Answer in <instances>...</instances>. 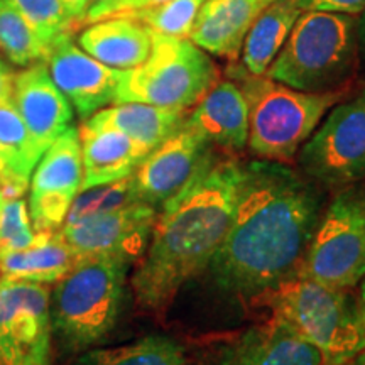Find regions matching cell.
I'll return each instance as SVG.
<instances>
[{
    "label": "cell",
    "instance_id": "37",
    "mask_svg": "<svg viewBox=\"0 0 365 365\" xmlns=\"http://www.w3.org/2000/svg\"><path fill=\"white\" fill-rule=\"evenodd\" d=\"M12 78H14V71L2 61V59H0V98L11 95Z\"/></svg>",
    "mask_w": 365,
    "mask_h": 365
},
{
    "label": "cell",
    "instance_id": "41",
    "mask_svg": "<svg viewBox=\"0 0 365 365\" xmlns=\"http://www.w3.org/2000/svg\"><path fill=\"white\" fill-rule=\"evenodd\" d=\"M2 205H4V196L0 195V208H2Z\"/></svg>",
    "mask_w": 365,
    "mask_h": 365
},
{
    "label": "cell",
    "instance_id": "22",
    "mask_svg": "<svg viewBox=\"0 0 365 365\" xmlns=\"http://www.w3.org/2000/svg\"><path fill=\"white\" fill-rule=\"evenodd\" d=\"M188 112L168 110V108L154 107L148 103H113L86 118L91 125L110 127L134 143L143 145L149 153L168 137L175 134L185 124Z\"/></svg>",
    "mask_w": 365,
    "mask_h": 365
},
{
    "label": "cell",
    "instance_id": "10",
    "mask_svg": "<svg viewBox=\"0 0 365 365\" xmlns=\"http://www.w3.org/2000/svg\"><path fill=\"white\" fill-rule=\"evenodd\" d=\"M51 287L0 276V362L51 365Z\"/></svg>",
    "mask_w": 365,
    "mask_h": 365
},
{
    "label": "cell",
    "instance_id": "32",
    "mask_svg": "<svg viewBox=\"0 0 365 365\" xmlns=\"http://www.w3.org/2000/svg\"><path fill=\"white\" fill-rule=\"evenodd\" d=\"M301 11H322L359 16L365 11V0H298Z\"/></svg>",
    "mask_w": 365,
    "mask_h": 365
},
{
    "label": "cell",
    "instance_id": "24",
    "mask_svg": "<svg viewBox=\"0 0 365 365\" xmlns=\"http://www.w3.org/2000/svg\"><path fill=\"white\" fill-rule=\"evenodd\" d=\"M71 365H193L180 341L166 335H148L132 344L90 349Z\"/></svg>",
    "mask_w": 365,
    "mask_h": 365
},
{
    "label": "cell",
    "instance_id": "33",
    "mask_svg": "<svg viewBox=\"0 0 365 365\" xmlns=\"http://www.w3.org/2000/svg\"><path fill=\"white\" fill-rule=\"evenodd\" d=\"M124 2H127V0H93L83 19H81L80 27L93 24V22L102 19H108V17H115L118 9L122 7Z\"/></svg>",
    "mask_w": 365,
    "mask_h": 365
},
{
    "label": "cell",
    "instance_id": "18",
    "mask_svg": "<svg viewBox=\"0 0 365 365\" xmlns=\"http://www.w3.org/2000/svg\"><path fill=\"white\" fill-rule=\"evenodd\" d=\"M83 163L81 191L108 185L134 175L149 150L130 137L110 127H97L83 122L78 129Z\"/></svg>",
    "mask_w": 365,
    "mask_h": 365
},
{
    "label": "cell",
    "instance_id": "16",
    "mask_svg": "<svg viewBox=\"0 0 365 365\" xmlns=\"http://www.w3.org/2000/svg\"><path fill=\"white\" fill-rule=\"evenodd\" d=\"M11 98L41 154L73 124L75 110L54 85L46 61L14 73Z\"/></svg>",
    "mask_w": 365,
    "mask_h": 365
},
{
    "label": "cell",
    "instance_id": "27",
    "mask_svg": "<svg viewBox=\"0 0 365 365\" xmlns=\"http://www.w3.org/2000/svg\"><path fill=\"white\" fill-rule=\"evenodd\" d=\"M0 149L9 166L17 175L29 178L43 154L36 148L33 137L17 112L11 95L0 98Z\"/></svg>",
    "mask_w": 365,
    "mask_h": 365
},
{
    "label": "cell",
    "instance_id": "20",
    "mask_svg": "<svg viewBox=\"0 0 365 365\" xmlns=\"http://www.w3.org/2000/svg\"><path fill=\"white\" fill-rule=\"evenodd\" d=\"M83 27L76 43L91 58L113 70L140 66L153 48V33L130 16L108 17Z\"/></svg>",
    "mask_w": 365,
    "mask_h": 365
},
{
    "label": "cell",
    "instance_id": "29",
    "mask_svg": "<svg viewBox=\"0 0 365 365\" xmlns=\"http://www.w3.org/2000/svg\"><path fill=\"white\" fill-rule=\"evenodd\" d=\"M31 27L43 38L44 43H51L56 36L70 33L76 22L66 11L61 0H6Z\"/></svg>",
    "mask_w": 365,
    "mask_h": 365
},
{
    "label": "cell",
    "instance_id": "2",
    "mask_svg": "<svg viewBox=\"0 0 365 365\" xmlns=\"http://www.w3.org/2000/svg\"><path fill=\"white\" fill-rule=\"evenodd\" d=\"M240 175L239 159L217 158L158 210L148 249L130 276L137 307L163 312L208 267L230 227Z\"/></svg>",
    "mask_w": 365,
    "mask_h": 365
},
{
    "label": "cell",
    "instance_id": "5",
    "mask_svg": "<svg viewBox=\"0 0 365 365\" xmlns=\"http://www.w3.org/2000/svg\"><path fill=\"white\" fill-rule=\"evenodd\" d=\"M230 78L247 100L249 150L257 159L286 164L294 161L301 145L346 93V90L308 93L266 75H250L240 66L230 70Z\"/></svg>",
    "mask_w": 365,
    "mask_h": 365
},
{
    "label": "cell",
    "instance_id": "39",
    "mask_svg": "<svg viewBox=\"0 0 365 365\" xmlns=\"http://www.w3.org/2000/svg\"><path fill=\"white\" fill-rule=\"evenodd\" d=\"M360 298H362L365 303V279L362 281V287H360Z\"/></svg>",
    "mask_w": 365,
    "mask_h": 365
},
{
    "label": "cell",
    "instance_id": "35",
    "mask_svg": "<svg viewBox=\"0 0 365 365\" xmlns=\"http://www.w3.org/2000/svg\"><path fill=\"white\" fill-rule=\"evenodd\" d=\"M65 4L66 11L70 12V16L75 19L76 27H80V22L83 19V16L88 11V7L91 6L93 0H61Z\"/></svg>",
    "mask_w": 365,
    "mask_h": 365
},
{
    "label": "cell",
    "instance_id": "26",
    "mask_svg": "<svg viewBox=\"0 0 365 365\" xmlns=\"http://www.w3.org/2000/svg\"><path fill=\"white\" fill-rule=\"evenodd\" d=\"M134 203H143L137 198L132 176L124 180L108 182V185L93 186V188L80 191L75 202L68 210L65 223L61 228H71L81 223L103 217L107 213L130 207Z\"/></svg>",
    "mask_w": 365,
    "mask_h": 365
},
{
    "label": "cell",
    "instance_id": "28",
    "mask_svg": "<svg viewBox=\"0 0 365 365\" xmlns=\"http://www.w3.org/2000/svg\"><path fill=\"white\" fill-rule=\"evenodd\" d=\"M203 4L205 0H166L156 7L132 12L129 16L143 22L150 33L188 38L191 26Z\"/></svg>",
    "mask_w": 365,
    "mask_h": 365
},
{
    "label": "cell",
    "instance_id": "23",
    "mask_svg": "<svg viewBox=\"0 0 365 365\" xmlns=\"http://www.w3.org/2000/svg\"><path fill=\"white\" fill-rule=\"evenodd\" d=\"M301 11L298 0H276L259 12L240 49V68L261 76L279 54Z\"/></svg>",
    "mask_w": 365,
    "mask_h": 365
},
{
    "label": "cell",
    "instance_id": "9",
    "mask_svg": "<svg viewBox=\"0 0 365 365\" xmlns=\"http://www.w3.org/2000/svg\"><path fill=\"white\" fill-rule=\"evenodd\" d=\"M294 161L323 190L365 180V88L333 105Z\"/></svg>",
    "mask_w": 365,
    "mask_h": 365
},
{
    "label": "cell",
    "instance_id": "36",
    "mask_svg": "<svg viewBox=\"0 0 365 365\" xmlns=\"http://www.w3.org/2000/svg\"><path fill=\"white\" fill-rule=\"evenodd\" d=\"M357 48H359V68L365 71V11L357 16Z\"/></svg>",
    "mask_w": 365,
    "mask_h": 365
},
{
    "label": "cell",
    "instance_id": "25",
    "mask_svg": "<svg viewBox=\"0 0 365 365\" xmlns=\"http://www.w3.org/2000/svg\"><path fill=\"white\" fill-rule=\"evenodd\" d=\"M48 46L16 9L0 0V53L11 65L26 68L44 61Z\"/></svg>",
    "mask_w": 365,
    "mask_h": 365
},
{
    "label": "cell",
    "instance_id": "21",
    "mask_svg": "<svg viewBox=\"0 0 365 365\" xmlns=\"http://www.w3.org/2000/svg\"><path fill=\"white\" fill-rule=\"evenodd\" d=\"M78 262L70 244L56 232H36V239L22 250H0V276L9 279L54 284Z\"/></svg>",
    "mask_w": 365,
    "mask_h": 365
},
{
    "label": "cell",
    "instance_id": "34",
    "mask_svg": "<svg viewBox=\"0 0 365 365\" xmlns=\"http://www.w3.org/2000/svg\"><path fill=\"white\" fill-rule=\"evenodd\" d=\"M164 2H166V0H127V2L122 4V7L118 9L117 16H129L132 12H139V11H144V9L156 7L159 4H164Z\"/></svg>",
    "mask_w": 365,
    "mask_h": 365
},
{
    "label": "cell",
    "instance_id": "15",
    "mask_svg": "<svg viewBox=\"0 0 365 365\" xmlns=\"http://www.w3.org/2000/svg\"><path fill=\"white\" fill-rule=\"evenodd\" d=\"M208 365H323V359L289 323L274 314L223 344Z\"/></svg>",
    "mask_w": 365,
    "mask_h": 365
},
{
    "label": "cell",
    "instance_id": "30",
    "mask_svg": "<svg viewBox=\"0 0 365 365\" xmlns=\"http://www.w3.org/2000/svg\"><path fill=\"white\" fill-rule=\"evenodd\" d=\"M34 239L36 232L24 196L4 200L0 208V250H22Z\"/></svg>",
    "mask_w": 365,
    "mask_h": 365
},
{
    "label": "cell",
    "instance_id": "17",
    "mask_svg": "<svg viewBox=\"0 0 365 365\" xmlns=\"http://www.w3.org/2000/svg\"><path fill=\"white\" fill-rule=\"evenodd\" d=\"M185 124L215 149L240 153L247 148L249 107L237 81L218 80L188 112Z\"/></svg>",
    "mask_w": 365,
    "mask_h": 365
},
{
    "label": "cell",
    "instance_id": "31",
    "mask_svg": "<svg viewBox=\"0 0 365 365\" xmlns=\"http://www.w3.org/2000/svg\"><path fill=\"white\" fill-rule=\"evenodd\" d=\"M29 178L17 175L16 171L9 166L2 149H0V195L4 200L22 198L29 190Z\"/></svg>",
    "mask_w": 365,
    "mask_h": 365
},
{
    "label": "cell",
    "instance_id": "13",
    "mask_svg": "<svg viewBox=\"0 0 365 365\" xmlns=\"http://www.w3.org/2000/svg\"><path fill=\"white\" fill-rule=\"evenodd\" d=\"M54 85L71 103L80 120L115 102L120 70H113L85 53L73 38V31L54 38L44 58Z\"/></svg>",
    "mask_w": 365,
    "mask_h": 365
},
{
    "label": "cell",
    "instance_id": "11",
    "mask_svg": "<svg viewBox=\"0 0 365 365\" xmlns=\"http://www.w3.org/2000/svg\"><path fill=\"white\" fill-rule=\"evenodd\" d=\"M81 182L80 132L71 125L46 149L31 175L27 208L34 232H56L63 227Z\"/></svg>",
    "mask_w": 365,
    "mask_h": 365
},
{
    "label": "cell",
    "instance_id": "38",
    "mask_svg": "<svg viewBox=\"0 0 365 365\" xmlns=\"http://www.w3.org/2000/svg\"><path fill=\"white\" fill-rule=\"evenodd\" d=\"M349 365H365V349Z\"/></svg>",
    "mask_w": 365,
    "mask_h": 365
},
{
    "label": "cell",
    "instance_id": "7",
    "mask_svg": "<svg viewBox=\"0 0 365 365\" xmlns=\"http://www.w3.org/2000/svg\"><path fill=\"white\" fill-rule=\"evenodd\" d=\"M218 80L217 63L193 41L153 33L148 59L122 73L113 103L137 102L190 112Z\"/></svg>",
    "mask_w": 365,
    "mask_h": 365
},
{
    "label": "cell",
    "instance_id": "40",
    "mask_svg": "<svg viewBox=\"0 0 365 365\" xmlns=\"http://www.w3.org/2000/svg\"><path fill=\"white\" fill-rule=\"evenodd\" d=\"M272 2H276V0H262V7H266V6H269V4H272Z\"/></svg>",
    "mask_w": 365,
    "mask_h": 365
},
{
    "label": "cell",
    "instance_id": "4",
    "mask_svg": "<svg viewBox=\"0 0 365 365\" xmlns=\"http://www.w3.org/2000/svg\"><path fill=\"white\" fill-rule=\"evenodd\" d=\"M359 70L357 16L303 11L267 78L308 93L344 91Z\"/></svg>",
    "mask_w": 365,
    "mask_h": 365
},
{
    "label": "cell",
    "instance_id": "3",
    "mask_svg": "<svg viewBox=\"0 0 365 365\" xmlns=\"http://www.w3.org/2000/svg\"><path fill=\"white\" fill-rule=\"evenodd\" d=\"M132 264L113 257L80 259L49 298L53 341L65 354L95 349L115 330Z\"/></svg>",
    "mask_w": 365,
    "mask_h": 365
},
{
    "label": "cell",
    "instance_id": "12",
    "mask_svg": "<svg viewBox=\"0 0 365 365\" xmlns=\"http://www.w3.org/2000/svg\"><path fill=\"white\" fill-rule=\"evenodd\" d=\"M215 150L203 135L182 124L150 150L132 175L139 202L161 208L215 161Z\"/></svg>",
    "mask_w": 365,
    "mask_h": 365
},
{
    "label": "cell",
    "instance_id": "42",
    "mask_svg": "<svg viewBox=\"0 0 365 365\" xmlns=\"http://www.w3.org/2000/svg\"><path fill=\"white\" fill-rule=\"evenodd\" d=\"M0 365H4V364H2V362H0Z\"/></svg>",
    "mask_w": 365,
    "mask_h": 365
},
{
    "label": "cell",
    "instance_id": "1",
    "mask_svg": "<svg viewBox=\"0 0 365 365\" xmlns=\"http://www.w3.org/2000/svg\"><path fill=\"white\" fill-rule=\"evenodd\" d=\"M325 191L286 163H242L230 227L207 267L213 284L247 301L298 277L325 210Z\"/></svg>",
    "mask_w": 365,
    "mask_h": 365
},
{
    "label": "cell",
    "instance_id": "6",
    "mask_svg": "<svg viewBox=\"0 0 365 365\" xmlns=\"http://www.w3.org/2000/svg\"><path fill=\"white\" fill-rule=\"evenodd\" d=\"M264 299L322 354L323 365H349L365 349V303L350 289L294 277Z\"/></svg>",
    "mask_w": 365,
    "mask_h": 365
},
{
    "label": "cell",
    "instance_id": "19",
    "mask_svg": "<svg viewBox=\"0 0 365 365\" xmlns=\"http://www.w3.org/2000/svg\"><path fill=\"white\" fill-rule=\"evenodd\" d=\"M262 9V0H205L188 39L210 56L235 61L249 27Z\"/></svg>",
    "mask_w": 365,
    "mask_h": 365
},
{
    "label": "cell",
    "instance_id": "14",
    "mask_svg": "<svg viewBox=\"0 0 365 365\" xmlns=\"http://www.w3.org/2000/svg\"><path fill=\"white\" fill-rule=\"evenodd\" d=\"M156 217V207L134 203L81 225L59 228V234L70 244L78 261L113 257L134 266L148 249Z\"/></svg>",
    "mask_w": 365,
    "mask_h": 365
},
{
    "label": "cell",
    "instance_id": "8",
    "mask_svg": "<svg viewBox=\"0 0 365 365\" xmlns=\"http://www.w3.org/2000/svg\"><path fill=\"white\" fill-rule=\"evenodd\" d=\"M298 277L341 289L365 279V185L336 190L319 217Z\"/></svg>",
    "mask_w": 365,
    "mask_h": 365
}]
</instances>
